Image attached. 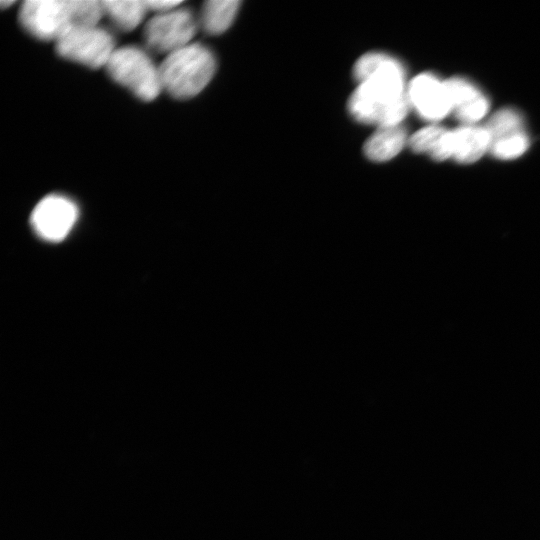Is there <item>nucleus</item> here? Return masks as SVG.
Masks as SVG:
<instances>
[{"mask_svg": "<svg viewBox=\"0 0 540 540\" xmlns=\"http://www.w3.org/2000/svg\"><path fill=\"white\" fill-rule=\"evenodd\" d=\"M410 106L426 120L437 121L451 112L444 82L429 73L416 76L407 86Z\"/></svg>", "mask_w": 540, "mask_h": 540, "instance_id": "obj_8", "label": "nucleus"}, {"mask_svg": "<svg viewBox=\"0 0 540 540\" xmlns=\"http://www.w3.org/2000/svg\"><path fill=\"white\" fill-rule=\"evenodd\" d=\"M199 21L187 7L154 14L143 29V40L150 53L168 54L188 44L195 36Z\"/></svg>", "mask_w": 540, "mask_h": 540, "instance_id": "obj_5", "label": "nucleus"}, {"mask_svg": "<svg viewBox=\"0 0 540 540\" xmlns=\"http://www.w3.org/2000/svg\"><path fill=\"white\" fill-rule=\"evenodd\" d=\"M159 68L163 90L183 100L196 96L208 85L215 73L216 61L208 47L190 43L165 56Z\"/></svg>", "mask_w": 540, "mask_h": 540, "instance_id": "obj_2", "label": "nucleus"}, {"mask_svg": "<svg viewBox=\"0 0 540 540\" xmlns=\"http://www.w3.org/2000/svg\"><path fill=\"white\" fill-rule=\"evenodd\" d=\"M353 74L358 86L348 101L351 116L378 128L400 125L410 106L400 62L384 53H367L355 63Z\"/></svg>", "mask_w": 540, "mask_h": 540, "instance_id": "obj_1", "label": "nucleus"}, {"mask_svg": "<svg viewBox=\"0 0 540 540\" xmlns=\"http://www.w3.org/2000/svg\"><path fill=\"white\" fill-rule=\"evenodd\" d=\"M453 132L452 157L461 163H472L490 149L491 138L486 128L463 126Z\"/></svg>", "mask_w": 540, "mask_h": 540, "instance_id": "obj_10", "label": "nucleus"}, {"mask_svg": "<svg viewBox=\"0 0 540 540\" xmlns=\"http://www.w3.org/2000/svg\"><path fill=\"white\" fill-rule=\"evenodd\" d=\"M103 16L118 29L124 32L134 30L148 12L145 1L141 0H104L101 1Z\"/></svg>", "mask_w": 540, "mask_h": 540, "instance_id": "obj_12", "label": "nucleus"}, {"mask_svg": "<svg viewBox=\"0 0 540 540\" xmlns=\"http://www.w3.org/2000/svg\"><path fill=\"white\" fill-rule=\"evenodd\" d=\"M21 26L33 37L57 41L79 27L76 0H27L18 13Z\"/></svg>", "mask_w": 540, "mask_h": 540, "instance_id": "obj_4", "label": "nucleus"}, {"mask_svg": "<svg viewBox=\"0 0 540 540\" xmlns=\"http://www.w3.org/2000/svg\"><path fill=\"white\" fill-rule=\"evenodd\" d=\"M485 128L490 135L491 142L524 132L522 117L513 109H502L495 113Z\"/></svg>", "mask_w": 540, "mask_h": 540, "instance_id": "obj_14", "label": "nucleus"}, {"mask_svg": "<svg viewBox=\"0 0 540 540\" xmlns=\"http://www.w3.org/2000/svg\"><path fill=\"white\" fill-rule=\"evenodd\" d=\"M451 111L468 124L482 119L488 111L487 98L471 82L463 78H452L444 82Z\"/></svg>", "mask_w": 540, "mask_h": 540, "instance_id": "obj_9", "label": "nucleus"}, {"mask_svg": "<svg viewBox=\"0 0 540 540\" xmlns=\"http://www.w3.org/2000/svg\"><path fill=\"white\" fill-rule=\"evenodd\" d=\"M528 145L527 135L521 132L491 142L490 151L499 159H514L522 155Z\"/></svg>", "mask_w": 540, "mask_h": 540, "instance_id": "obj_15", "label": "nucleus"}, {"mask_svg": "<svg viewBox=\"0 0 540 540\" xmlns=\"http://www.w3.org/2000/svg\"><path fill=\"white\" fill-rule=\"evenodd\" d=\"M12 4H14L13 0H11V1H1V6L3 8H7V7L11 6Z\"/></svg>", "mask_w": 540, "mask_h": 540, "instance_id": "obj_18", "label": "nucleus"}, {"mask_svg": "<svg viewBox=\"0 0 540 540\" xmlns=\"http://www.w3.org/2000/svg\"><path fill=\"white\" fill-rule=\"evenodd\" d=\"M148 11L155 14L171 11L183 5L180 0H145Z\"/></svg>", "mask_w": 540, "mask_h": 540, "instance_id": "obj_17", "label": "nucleus"}, {"mask_svg": "<svg viewBox=\"0 0 540 540\" xmlns=\"http://www.w3.org/2000/svg\"><path fill=\"white\" fill-rule=\"evenodd\" d=\"M407 140L400 126L380 127L365 142L364 153L372 161L383 162L394 158Z\"/></svg>", "mask_w": 540, "mask_h": 540, "instance_id": "obj_11", "label": "nucleus"}, {"mask_svg": "<svg viewBox=\"0 0 540 540\" xmlns=\"http://www.w3.org/2000/svg\"><path fill=\"white\" fill-rule=\"evenodd\" d=\"M442 127L431 125L415 132L409 139V146L414 152L431 155L446 133Z\"/></svg>", "mask_w": 540, "mask_h": 540, "instance_id": "obj_16", "label": "nucleus"}, {"mask_svg": "<svg viewBox=\"0 0 540 540\" xmlns=\"http://www.w3.org/2000/svg\"><path fill=\"white\" fill-rule=\"evenodd\" d=\"M78 207L63 195L51 194L41 199L31 214L34 231L47 241L63 240L78 218Z\"/></svg>", "mask_w": 540, "mask_h": 540, "instance_id": "obj_7", "label": "nucleus"}, {"mask_svg": "<svg viewBox=\"0 0 540 540\" xmlns=\"http://www.w3.org/2000/svg\"><path fill=\"white\" fill-rule=\"evenodd\" d=\"M55 46L62 58L91 69L105 67L116 49L113 35L98 25L73 28Z\"/></svg>", "mask_w": 540, "mask_h": 540, "instance_id": "obj_6", "label": "nucleus"}, {"mask_svg": "<svg viewBox=\"0 0 540 540\" xmlns=\"http://www.w3.org/2000/svg\"><path fill=\"white\" fill-rule=\"evenodd\" d=\"M238 0H210L203 4L199 25L212 35L225 32L232 24L239 10Z\"/></svg>", "mask_w": 540, "mask_h": 540, "instance_id": "obj_13", "label": "nucleus"}, {"mask_svg": "<svg viewBox=\"0 0 540 540\" xmlns=\"http://www.w3.org/2000/svg\"><path fill=\"white\" fill-rule=\"evenodd\" d=\"M105 68L112 80L143 101L154 100L163 90L159 65L146 48H116Z\"/></svg>", "mask_w": 540, "mask_h": 540, "instance_id": "obj_3", "label": "nucleus"}]
</instances>
